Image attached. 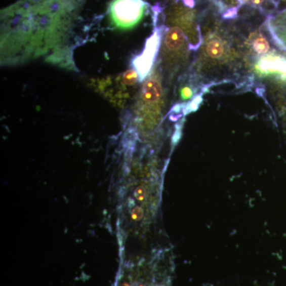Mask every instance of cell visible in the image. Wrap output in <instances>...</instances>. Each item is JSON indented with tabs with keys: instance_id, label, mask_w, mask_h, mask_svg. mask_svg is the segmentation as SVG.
Returning a JSON list of instances; mask_svg holds the SVG:
<instances>
[{
	"instance_id": "3957f363",
	"label": "cell",
	"mask_w": 286,
	"mask_h": 286,
	"mask_svg": "<svg viewBox=\"0 0 286 286\" xmlns=\"http://www.w3.org/2000/svg\"><path fill=\"white\" fill-rule=\"evenodd\" d=\"M165 30L166 26L157 27L155 26L153 33L146 39L143 50L131 61V67L139 74V82L143 81L149 76L153 64L155 63Z\"/></svg>"
},
{
	"instance_id": "52a82bcc",
	"label": "cell",
	"mask_w": 286,
	"mask_h": 286,
	"mask_svg": "<svg viewBox=\"0 0 286 286\" xmlns=\"http://www.w3.org/2000/svg\"><path fill=\"white\" fill-rule=\"evenodd\" d=\"M268 29L276 45L286 50V11L270 20L268 23Z\"/></svg>"
},
{
	"instance_id": "6da1fadb",
	"label": "cell",
	"mask_w": 286,
	"mask_h": 286,
	"mask_svg": "<svg viewBox=\"0 0 286 286\" xmlns=\"http://www.w3.org/2000/svg\"><path fill=\"white\" fill-rule=\"evenodd\" d=\"M80 0H20L2 11V45L16 43L43 54L54 47L72 26Z\"/></svg>"
},
{
	"instance_id": "5b68a950",
	"label": "cell",
	"mask_w": 286,
	"mask_h": 286,
	"mask_svg": "<svg viewBox=\"0 0 286 286\" xmlns=\"http://www.w3.org/2000/svg\"><path fill=\"white\" fill-rule=\"evenodd\" d=\"M186 42H188L186 35L181 28L174 26L167 29L166 27L163 57L167 65L173 66L174 64H177L176 61L182 55Z\"/></svg>"
},
{
	"instance_id": "4fadbf2b",
	"label": "cell",
	"mask_w": 286,
	"mask_h": 286,
	"mask_svg": "<svg viewBox=\"0 0 286 286\" xmlns=\"http://www.w3.org/2000/svg\"><path fill=\"white\" fill-rule=\"evenodd\" d=\"M249 2L255 7H260L265 2V0H249Z\"/></svg>"
},
{
	"instance_id": "7a4b0ae2",
	"label": "cell",
	"mask_w": 286,
	"mask_h": 286,
	"mask_svg": "<svg viewBox=\"0 0 286 286\" xmlns=\"http://www.w3.org/2000/svg\"><path fill=\"white\" fill-rule=\"evenodd\" d=\"M163 107V88L161 78L153 72L146 79L138 102V114L141 122L155 125L160 121Z\"/></svg>"
},
{
	"instance_id": "8992f818",
	"label": "cell",
	"mask_w": 286,
	"mask_h": 286,
	"mask_svg": "<svg viewBox=\"0 0 286 286\" xmlns=\"http://www.w3.org/2000/svg\"><path fill=\"white\" fill-rule=\"evenodd\" d=\"M255 71L262 76L275 74L286 81V57L273 54L261 56L255 65Z\"/></svg>"
},
{
	"instance_id": "9c48e42d",
	"label": "cell",
	"mask_w": 286,
	"mask_h": 286,
	"mask_svg": "<svg viewBox=\"0 0 286 286\" xmlns=\"http://www.w3.org/2000/svg\"><path fill=\"white\" fill-rule=\"evenodd\" d=\"M250 47L255 54L263 56L270 50V44L262 33H254L250 37Z\"/></svg>"
},
{
	"instance_id": "30bf717a",
	"label": "cell",
	"mask_w": 286,
	"mask_h": 286,
	"mask_svg": "<svg viewBox=\"0 0 286 286\" xmlns=\"http://www.w3.org/2000/svg\"><path fill=\"white\" fill-rule=\"evenodd\" d=\"M202 100H203V94L199 93V94L195 96L193 99L188 103H185V107L183 110V114H188L190 113L196 111L199 108V106L201 104Z\"/></svg>"
},
{
	"instance_id": "ba28073f",
	"label": "cell",
	"mask_w": 286,
	"mask_h": 286,
	"mask_svg": "<svg viewBox=\"0 0 286 286\" xmlns=\"http://www.w3.org/2000/svg\"><path fill=\"white\" fill-rule=\"evenodd\" d=\"M227 53V44L219 37H211L205 45V54L211 59H222Z\"/></svg>"
},
{
	"instance_id": "7c38bea8",
	"label": "cell",
	"mask_w": 286,
	"mask_h": 286,
	"mask_svg": "<svg viewBox=\"0 0 286 286\" xmlns=\"http://www.w3.org/2000/svg\"><path fill=\"white\" fill-rule=\"evenodd\" d=\"M238 7L230 8L223 15V18L225 19H232L236 18L238 16Z\"/></svg>"
},
{
	"instance_id": "277c9868",
	"label": "cell",
	"mask_w": 286,
	"mask_h": 286,
	"mask_svg": "<svg viewBox=\"0 0 286 286\" xmlns=\"http://www.w3.org/2000/svg\"><path fill=\"white\" fill-rule=\"evenodd\" d=\"M146 4L143 0H113L109 11L111 21L120 29H130L139 23Z\"/></svg>"
},
{
	"instance_id": "8fae6325",
	"label": "cell",
	"mask_w": 286,
	"mask_h": 286,
	"mask_svg": "<svg viewBox=\"0 0 286 286\" xmlns=\"http://www.w3.org/2000/svg\"><path fill=\"white\" fill-rule=\"evenodd\" d=\"M195 93H196V89L193 85L190 84L183 85L180 89V96L182 101H190L195 97Z\"/></svg>"
}]
</instances>
